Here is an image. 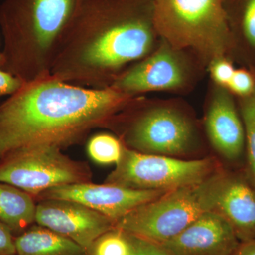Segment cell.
Masks as SVG:
<instances>
[{
	"label": "cell",
	"mask_w": 255,
	"mask_h": 255,
	"mask_svg": "<svg viewBox=\"0 0 255 255\" xmlns=\"http://www.w3.org/2000/svg\"><path fill=\"white\" fill-rule=\"evenodd\" d=\"M145 9L143 0H87L63 34L73 39L57 78H97L147 55L154 26Z\"/></svg>",
	"instance_id": "cell-2"
},
{
	"label": "cell",
	"mask_w": 255,
	"mask_h": 255,
	"mask_svg": "<svg viewBox=\"0 0 255 255\" xmlns=\"http://www.w3.org/2000/svg\"><path fill=\"white\" fill-rule=\"evenodd\" d=\"M205 124L208 137L216 152L228 160L239 159L246 142L244 125L226 91L219 90L214 96Z\"/></svg>",
	"instance_id": "cell-13"
},
{
	"label": "cell",
	"mask_w": 255,
	"mask_h": 255,
	"mask_svg": "<svg viewBox=\"0 0 255 255\" xmlns=\"http://www.w3.org/2000/svg\"><path fill=\"white\" fill-rule=\"evenodd\" d=\"M243 28L250 44L255 47V0H246L243 11Z\"/></svg>",
	"instance_id": "cell-22"
},
{
	"label": "cell",
	"mask_w": 255,
	"mask_h": 255,
	"mask_svg": "<svg viewBox=\"0 0 255 255\" xmlns=\"http://www.w3.org/2000/svg\"><path fill=\"white\" fill-rule=\"evenodd\" d=\"M130 244L127 234L113 228L100 236L87 252V255H129Z\"/></svg>",
	"instance_id": "cell-18"
},
{
	"label": "cell",
	"mask_w": 255,
	"mask_h": 255,
	"mask_svg": "<svg viewBox=\"0 0 255 255\" xmlns=\"http://www.w3.org/2000/svg\"><path fill=\"white\" fill-rule=\"evenodd\" d=\"M220 170L216 159H182L141 153L124 146L105 183L136 190L169 191L198 184Z\"/></svg>",
	"instance_id": "cell-6"
},
{
	"label": "cell",
	"mask_w": 255,
	"mask_h": 255,
	"mask_svg": "<svg viewBox=\"0 0 255 255\" xmlns=\"http://www.w3.org/2000/svg\"><path fill=\"white\" fill-rule=\"evenodd\" d=\"M0 255H16L15 236L4 223L0 221Z\"/></svg>",
	"instance_id": "cell-25"
},
{
	"label": "cell",
	"mask_w": 255,
	"mask_h": 255,
	"mask_svg": "<svg viewBox=\"0 0 255 255\" xmlns=\"http://www.w3.org/2000/svg\"><path fill=\"white\" fill-rule=\"evenodd\" d=\"M244 125L248 165L255 185V92L245 97L241 105Z\"/></svg>",
	"instance_id": "cell-19"
},
{
	"label": "cell",
	"mask_w": 255,
	"mask_h": 255,
	"mask_svg": "<svg viewBox=\"0 0 255 255\" xmlns=\"http://www.w3.org/2000/svg\"><path fill=\"white\" fill-rule=\"evenodd\" d=\"M125 233L130 244L129 255H172L159 243L130 233Z\"/></svg>",
	"instance_id": "cell-20"
},
{
	"label": "cell",
	"mask_w": 255,
	"mask_h": 255,
	"mask_svg": "<svg viewBox=\"0 0 255 255\" xmlns=\"http://www.w3.org/2000/svg\"><path fill=\"white\" fill-rule=\"evenodd\" d=\"M168 191L136 190L115 184L78 183L52 188L35 200L60 199L80 203L103 214L114 222L132 210L159 198Z\"/></svg>",
	"instance_id": "cell-9"
},
{
	"label": "cell",
	"mask_w": 255,
	"mask_h": 255,
	"mask_svg": "<svg viewBox=\"0 0 255 255\" xmlns=\"http://www.w3.org/2000/svg\"><path fill=\"white\" fill-rule=\"evenodd\" d=\"M36 210L33 196L14 186L0 182V221L15 237L36 223Z\"/></svg>",
	"instance_id": "cell-16"
},
{
	"label": "cell",
	"mask_w": 255,
	"mask_h": 255,
	"mask_svg": "<svg viewBox=\"0 0 255 255\" xmlns=\"http://www.w3.org/2000/svg\"><path fill=\"white\" fill-rule=\"evenodd\" d=\"M240 243L229 223L211 211L161 245L172 255H232Z\"/></svg>",
	"instance_id": "cell-11"
},
{
	"label": "cell",
	"mask_w": 255,
	"mask_h": 255,
	"mask_svg": "<svg viewBox=\"0 0 255 255\" xmlns=\"http://www.w3.org/2000/svg\"><path fill=\"white\" fill-rule=\"evenodd\" d=\"M123 148L122 142L109 134H99L92 137L87 145L90 157L101 164H117L122 157Z\"/></svg>",
	"instance_id": "cell-17"
},
{
	"label": "cell",
	"mask_w": 255,
	"mask_h": 255,
	"mask_svg": "<svg viewBox=\"0 0 255 255\" xmlns=\"http://www.w3.org/2000/svg\"><path fill=\"white\" fill-rule=\"evenodd\" d=\"M214 211L229 223L240 242L255 239V190L244 179L225 174Z\"/></svg>",
	"instance_id": "cell-14"
},
{
	"label": "cell",
	"mask_w": 255,
	"mask_h": 255,
	"mask_svg": "<svg viewBox=\"0 0 255 255\" xmlns=\"http://www.w3.org/2000/svg\"><path fill=\"white\" fill-rule=\"evenodd\" d=\"M228 87L237 95L248 97L254 92V80L246 70H235Z\"/></svg>",
	"instance_id": "cell-21"
},
{
	"label": "cell",
	"mask_w": 255,
	"mask_h": 255,
	"mask_svg": "<svg viewBox=\"0 0 255 255\" xmlns=\"http://www.w3.org/2000/svg\"><path fill=\"white\" fill-rule=\"evenodd\" d=\"M87 0H5L0 6L4 39L0 68L27 82L42 59L73 22Z\"/></svg>",
	"instance_id": "cell-3"
},
{
	"label": "cell",
	"mask_w": 255,
	"mask_h": 255,
	"mask_svg": "<svg viewBox=\"0 0 255 255\" xmlns=\"http://www.w3.org/2000/svg\"><path fill=\"white\" fill-rule=\"evenodd\" d=\"M26 82L0 68V97L14 95Z\"/></svg>",
	"instance_id": "cell-24"
},
{
	"label": "cell",
	"mask_w": 255,
	"mask_h": 255,
	"mask_svg": "<svg viewBox=\"0 0 255 255\" xmlns=\"http://www.w3.org/2000/svg\"><path fill=\"white\" fill-rule=\"evenodd\" d=\"M126 147L141 153L181 157L195 147V130L189 119L166 107L152 109L129 126Z\"/></svg>",
	"instance_id": "cell-8"
},
{
	"label": "cell",
	"mask_w": 255,
	"mask_h": 255,
	"mask_svg": "<svg viewBox=\"0 0 255 255\" xmlns=\"http://www.w3.org/2000/svg\"><path fill=\"white\" fill-rule=\"evenodd\" d=\"M154 28L174 48H189L206 58H221L229 41L223 0H154Z\"/></svg>",
	"instance_id": "cell-5"
},
{
	"label": "cell",
	"mask_w": 255,
	"mask_h": 255,
	"mask_svg": "<svg viewBox=\"0 0 255 255\" xmlns=\"http://www.w3.org/2000/svg\"><path fill=\"white\" fill-rule=\"evenodd\" d=\"M185 80L182 62L170 48L163 47L122 75L112 88L129 95L178 88Z\"/></svg>",
	"instance_id": "cell-12"
},
{
	"label": "cell",
	"mask_w": 255,
	"mask_h": 255,
	"mask_svg": "<svg viewBox=\"0 0 255 255\" xmlns=\"http://www.w3.org/2000/svg\"><path fill=\"white\" fill-rule=\"evenodd\" d=\"M128 96L114 88L91 90L60 79H38L0 106V159L33 145L61 148L103 124Z\"/></svg>",
	"instance_id": "cell-1"
},
{
	"label": "cell",
	"mask_w": 255,
	"mask_h": 255,
	"mask_svg": "<svg viewBox=\"0 0 255 255\" xmlns=\"http://www.w3.org/2000/svg\"><path fill=\"white\" fill-rule=\"evenodd\" d=\"M91 169L70 158L54 145H33L9 152L0 159V182L11 184L34 199L52 188L91 182Z\"/></svg>",
	"instance_id": "cell-7"
},
{
	"label": "cell",
	"mask_w": 255,
	"mask_h": 255,
	"mask_svg": "<svg viewBox=\"0 0 255 255\" xmlns=\"http://www.w3.org/2000/svg\"><path fill=\"white\" fill-rule=\"evenodd\" d=\"M232 255H255V239L241 242Z\"/></svg>",
	"instance_id": "cell-26"
},
{
	"label": "cell",
	"mask_w": 255,
	"mask_h": 255,
	"mask_svg": "<svg viewBox=\"0 0 255 255\" xmlns=\"http://www.w3.org/2000/svg\"><path fill=\"white\" fill-rule=\"evenodd\" d=\"M35 222L80 245L85 251L100 236L114 228L107 216L68 200L47 199L36 204Z\"/></svg>",
	"instance_id": "cell-10"
},
{
	"label": "cell",
	"mask_w": 255,
	"mask_h": 255,
	"mask_svg": "<svg viewBox=\"0 0 255 255\" xmlns=\"http://www.w3.org/2000/svg\"><path fill=\"white\" fill-rule=\"evenodd\" d=\"M211 75L215 81L221 85H227L235 73L232 64L220 58L214 60L211 68Z\"/></svg>",
	"instance_id": "cell-23"
},
{
	"label": "cell",
	"mask_w": 255,
	"mask_h": 255,
	"mask_svg": "<svg viewBox=\"0 0 255 255\" xmlns=\"http://www.w3.org/2000/svg\"><path fill=\"white\" fill-rule=\"evenodd\" d=\"M15 247L16 255H87L78 243L38 224L16 236Z\"/></svg>",
	"instance_id": "cell-15"
},
{
	"label": "cell",
	"mask_w": 255,
	"mask_h": 255,
	"mask_svg": "<svg viewBox=\"0 0 255 255\" xmlns=\"http://www.w3.org/2000/svg\"><path fill=\"white\" fill-rule=\"evenodd\" d=\"M225 174L219 170L203 182L169 191L132 210L114 228L159 244L169 241L201 215L214 211Z\"/></svg>",
	"instance_id": "cell-4"
},
{
	"label": "cell",
	"mask_w": 255,
	"mask_h": 255,
	"mask_svg": "<svg viewBox=\"0 0 255 255\" xmlns=\"http://www.w3.org/2000/svg\"><path fill=\"white\" fill-rule=\"evenodd\" d=\"M1 53H0V60H1Z\"/></svg>",
	"instance_id": "cell-27"
}]
</instances>
